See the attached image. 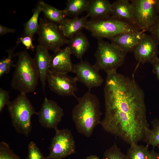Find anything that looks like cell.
<instances>
[{
	"label": "cell",
	"instance_id": "obj_1",
	"mask_svg": "<svg viewBox=\"0 0 159 159\" xmlns=\"http://www.w3.org/2000/svg\"><path fill=\"white\" fill-rule=\"evenodd\" d=\"M107 74L105 115L100 125L130 145L138 144L149 128L144 92L134 79L117 71Z\"/></svg>",
	"mask_w": 159,
	"mask_h": 159
},
{
	"label": "cell",
	"instance_id": "obj_2",
	"mask_svg": "<svg viewBox=\"0 0 159 159\" xmlns=\"http://www.w3.org/2000/svg\"><path fill=\"white\" fill-rule=\"evenodd\" d=\"M76 98L78 103L72 111V120L78 132L89 137L95 127L101 123L102 113L99 100L90 90Z\"/></svg>",
	"mask_w": 159,
	"mask_h": 159
},
{
	"label": "cell",
	"instance_id": "obj_3",
	"mask_svg": "<svg viewBox=\"0 0 159 159\" xmlns=\"http://www.w3.org/2000/svg\"><path fill=\"white\" fill-rule=\"evenodd\" d=\"M16 56L17 59L14 66L15 69L11 86L20 93L32 92L35 90L39 79L34 58L25 50L17 53Z\"/></svg>",
	"mask_w": 159,
	"mask_h": 159
},
{
	"label": "cell",
	"instance_id": "obj_4",
	"mask_svg": "<svg viewBox=\"0 0 159 159\" xmlns=\"http://www.w3.org/2000/svg\"><path fill=\"white\" fill-rule=\"evenodd\" d=\"M7 109L13 126L17 132L28 137L31 132L32 115H37L34 108L26 94H20L14 100L10 101Z\"/></svg>",
	"mask_w": 159,
	"mask_h": 159
},
{
	"label": "cell",
	"instance_id": "obj_5",
	"mask_svg": "<svg viewBox=\"0 0 159 159\" xmlns=\"http://www.w3.org/2000/svg\"><path fill=\"white\" fill-rule=\"evenodd\" d=\"M97 40V46L94 54L96 58L94 64L99 70L107 73L117 71L124 63L127 53L114 43L103 39Z\"/></svg>",
	"mask_w": 159,
	"mask_h": 159
},
{
	"label": "cell",
	"instance_id": "obj_6",
	"mask_svg": "<svg viewBox=\"0 0 159 159\" xmlns=\"http://www.w3.org/2000/svg\"><path fill=\"white\" fill-rule=\"evenodd\" d=\"M97 39H108L121 33L139 31L135 26L111 16L103 19L88 20L85 29Z\"/></svg>",
	"mask_w": 159,
	"mask_h": 159
},
{
	"label": "cell",
	"instance_id": "obj_7",
	"mask_svg": "<svg viewBox=\"0 0 159 159\" xmlns=\"http://www.w3.org/2000/svg\"><path fill=\"white\" fill-rule=\"evenodd\" d=\"M39 45L55 53L67 44L68 39L65 38L59 30L58 24L45 18H40L37 32Z\"/></svg>",
	"mask_w": 159,
	"mask_h": 159
},
{
	"label": "cell",
	"instance_id": "obj_8",
	"mask_svg": "<svg viewBox=\"0 0 159 159\" xmlns=\"http://www.w3.org/2000/svg\"><path fill=\"white\" fill-rule=\"evenodd\" d=\"M49 148L47 159H62L76 153L74 140L71 131L68 129H57Z\"/></svg>",
	"mask_w": 159,
	"mask_h": 159
},
{
	"label": "cell",
	"instance_id": "obj_9",
	"mask_svg": "<svg viewBox=\"0 0 159 159\" xmlns=\"http://www.w3.org/2000/svg\"><path fill=\"white\" fill-rule=\"evenodd\" d=\"M158 0H132L135 25L139 30L147 31L158 16Z\"/></svg>",
	"mask_w": 159,
	"mask_h": 159
},
{
	"label": "cell",
	"instance_id": "obj_10",
	"mask_svg": "<svg viewBox=\"0 0 159 159\" xmlns=\"http://www.w3.org/2000/svg\"><path fill=\"white\" fill-rule=\"evenodd\" d=\"M50 90L62 96H73L77 97L75 93L77 90L75 77H72L67 74L52 72L50 69L47 80Z\"/></svg>",
	"mask_w": 159,
	"mask_h": 159
},
{
	"label": "cell",
	"instance_id": "obj_11",
	"mask_svg": "<svg viewBox=\"0 0 159 159\" xmlns=\"http://www.w3.org/2000/svg\"><path fill=\"white\" fill-rule=\"evenodd\" d=\"M99 69L95 65L82 60L74 64L73 72L75 73L77 81L82 83L89 90L99 87L104 80Z\"/></svg>",
	"mask_w": 159,
	"mask_h": 159
},
{
	"label": "cell",
	"instance_id": "obj_12",
	"mask_svg": "<svg viewBox=\"0 0 159 159\" xmlns=\"http://www.w3.org/2000/svg\"><path fill=\"white\" fill-rule=\"evenodd\" d=\"M63 109L55 101L45 97L39 111V121L41 125L47 128L58 129L57 125L64 116Z\"/></svg>",
	"mask_w": 159,
	"mask_h": 159
},
{
	"label": "cell",
	"instance_id": "obj_13",
	"mask_svg": "<svg viewBox=\"0 0 159 159\" xmlns=\"http://www.w3.org/2000/svg\"><path fill=\"white\" fill-rule=\"evenodd\" d=\"M158 45L150 35L143 32L133 52L136 60L142 64L151 63L158 57Z\"/></svg>",
	"mask_w": 159,
	"mask_h": 159
},
{
	"label": "cell",
	"instance_id": "obj_14",
	"mask_svg": "<svg viewBox=\"0 0 159 159\" xmlns=\"http://www.w3.org/2000/svg\"><path fill=\"white\" fill-rule=\"evenodd\" d=\"M71 54L68 46L54 53L52 56L49 69L53 72L64 74L72 72L74 64L71 60Z\"/></svg>",
	"mask_w": 159,
	"mask_h": 159
},
{
	"label": "cell",
	"instance_id": "obj_15",
	"mask_svg": "<svg viewBox=\"0 0 159 159\" xmlns=\"http://www.w3.org/2000/svg\"><path fill=\"white\" fill-rule=\"evenodd\" d=\"M52 56L48 50L39 45L35 48L34 59L44 92L47 76L49 70Z\"/></svg>",
	"mask_w": 159,
	"mask_h": 159
},
{
	"label": "cell",
	"instance_id": "obj_16",
	"mask_svg": "<svg viewBox=\"0 0 159 159\" xmlns=\"http://www.w3.org/2000/svg\"><path fill=\"white\" fill-rule=\"evenodd\" d=\"M111 16L136 26L133 6L129 0H117L112 4Z\"/></svg>",
	"mask_w": 159,
	"mask_h": 159
},
{
	"label": "cell",
	"instance_id": "obj_17",
	"mask_svg": "<svg viewBox=\"0 0 159 159\" xmlns=\"http://www.w3.org/2000/svg\"><path fill=\"white\" fill-rule=\"evenodd\" d=\"M87 18L86 16L67 17L58 25L59 29L64 36L69 39L85 29L88 21Z\"/></svg>",
	"mask_w": 159,
	"mask_h": 159
},
{
	"label": "cell",
	"instance_id": "obj_18",
	"mask_svg": "<svg viewBox=\"0 0 159 159\" xmlns=\"http://www.w3.org/2000/svg\"><path fill=\"white\" fill-rule=\"evenodd\" d=\"M145 31L124 32L110 38L111 42L116 44L127 53L133 52Z\"/></svg>",
	"mask_w": 159,
	"mask_h": 159
},
{
	"label": "cell",
	"instance_id": "obj_19",
	"mask_svg": "<svg viewBox=\"0 0 159 159\" xmlns=\"http://www.w3.org/2000/svg\"><path fill=\"white\" fill-rule=\"evenodd\" d=\"M112 4L108 0H89L86 15L91 19H98L111 16Z\"/></svg>",
	"mask_w": 159,
	"mask_h": 159
},
{
	"label": "cell",
	"instance_id": "obj_20",
	"mask_svg": "<svg viewBox=\"0 0 159 159\" xmlns=\"http://www.w3.org/2000/svg\"><path fill=\"white\" fill-rule=\"evenodd\" d=\"M67 44L72 54L81 60L90 47V43L87 37L82 31L68 39Z\"/></svg>",
	"mask_w": 159,
	"mask_h": 159
},
{
	"label": "cell",
	"instance_id": "obj_21",
	"mask_svg": "<svg viewBox=\"0 0 159 159\" xmlns=\"http://www.w3.org/2000/svg\"><path fill=\"white\" fill-rule=\"evenodd\" d=\"M44 2L42 0L38 1L35 8L33 10V14L29 20L24 25L22 36H29L34 38L37 33L39 25V16L42 12Z\"/></svg>",
	"mask_w": 159,
	"mask_h": 159
},
{
	"label": "cell",
	"instance_id": "obj_22",
	"mask_svg": "<svg viewBox=\"0 0 159 159\" xmlns=\"http://www.w3.org/2000/svg\"><path fill=\"white\" fill-rule=\"evenodd\" d=\"M89 1V0H68L65 8L62 10L67 16H78L86 11Z\"/></svg>",
	"mask_w": 159,
	"mask_h": 159
},
{
	"label": "cell",
	"instance_id": "obj_23",
	"mask_svg": "<svg viewBox=\"0 0 159 159\" xmlns=\"http://www.w3.org/2000/svg\"><path fill=\"white\" fill-rule=\"evenodd\" d=\"M42 12L44 15L45 18L58 25L67 17L62 10L58 9L45 2Z\"/></svg>",
	"mask_w": 159,
	"mask_h": 159
},
{
	"label": "cell",
	"instance_id": "obj_24",
	"mask_svg": "<svg viewBox=\"0 0 159 159\" xmlns=\"http://www.w3.org/2000/svg\"><path fill=\"white\" fill-rule=\"evenodd\" d=\"M151 123L152 128L147 130L142 141L148 146L151 145L153 148L157 147L159 149V118L154 119Z\"/></svg>",
	"mask_w": 159,
	"mask_h": 159
},
{
	"label": "cell",
	"instance_id": "obj_25",
	"mask_svg": "<svg viewBox=\"0 0 159 159\" xmlns=\"http://www.w3.org/2000/svg\"><path fill=\"white\" fill-rule=\"evenodd\" d=\"M149 146L133 144L127 150V159H148L149 151Z\"/></svg>",
	"mask_w": 159,
	"mask_h": 159
},
{
	"label": "cell",
	"instance_id": "obj_26",
	"mask_svg": "<svg viewBox=\"0 0 159 159\" xmlns=\"http://www.w3.org/2000/svg\"><path fill=\"white\" fill-rule=\"evenodd\" d=\"M19 44L17 43L16 45L12 48H10L6 51L8 54L6 58H4L0 61V77L5 74L9 73L12 67H14L13 58L16 56L14 54V50Z\"/></svg>",
	"mask_w": 159,
	"mask_h": 159
},
{
	"label": "cell",
	"instance_id": "obj_27",
	"mask_svg": "<svg viewBox=\"0 0 159 159\" xmlns=\"http://www.w3.org/2000/svg\"><path fill=\"white\" fill-rule=\"evenodd\" d=\"M103 159H127L124 154L117 146L115 142L107 149L103 153Z\"/></svg>",
	"mask_w": 159,
	"mask_h": 159
},
{
	"label": "cell",
	"instance_id": "obj_28",
	"mask_svg": "<svg viewBox=\"0 0 159 159\" xmlns=\"http://www.w3.org/2000/svg\"><path fill=\"white\" fill-rule=\"evenodd\" d=\"M0 159H21L10 149L6 142L0 143Z\"/></svg>",
	"mask_w": 159,
	"mask_h": 159
},
{
	"label": "cell",
	"instance_id": "obj_29",
	"mask_svg": "<svg viewBox=\"0 0 159 159\" xmlns=\"http://www.w3.org/2000/svg\"><path fill=\"white\" fill-rule=\"evenodd\" d=\"M26 159H47L35 143L31 141L28 145V153Z\"/></svg>",
	"mask_w": 159,
	"mask_h": 159
},
{
	"label": "cell",
	"instance_id": "obj_30",
	"mask_svg": "<svg viewBox=\"0 0 159 159\" xmlns=\"http://www.w3.org/2000/svg\"><path fill=\"white\" fill-rule=\"evenodd\" d=\"M147 31L150 33L159 45V15L154 23Z\"/></svg>",
	"mask_w": 159,
	"mask_h": 159
},
{
	"label": "cell",
	"instance_id": "obj_31",
	"mask_svg": "<svg viewBox=\"0 0 159 159\" xmlns=\"http://www.w3.org/2000/svg\"><path fill=\"white\" fill-rule=\"evenodd\" d=\"M34 38L29 36H22L17 39V43H21L27 49H30L34 51L35 48V46L33 45L32 41Z\"/></svg>",
	"mask_w": 159,
	"mask_h": 159
},
{
	"label": "cell",
	"instance_id": "obj_32",
	"mask_svg": "<svg viewBox=\"0 0 159 159\" xmlns=\"http://www.w3.org/2000/svg\"><path fill=\"white\" fill-rule=\"evenodd\" d=\"M9 92L2 88H0V112H1L4 107L7 105L9 102Z\"/></svg>",
	"mask_w": 159,
	"mask_h": 159
},
{
	"label": "cell",
	"instance_id": "obj_33",
	"mask_svg": "<svg viewBox=\"0 0 159 159\" xmlns=\"http://www.w3.org/2000/svg\"><path fill=\"white\" fill-rule=\"evenodd\" d=\"M151 64L153 66V71L159 81V58H156Z\"/></svg>",
	"mask_w": 159,
	"mask_h": 159
},
{
	"label": "cell",
	"instance_id": "obj_34",
	"mask_svg": "<svg viewBox=\"0 0 159 159\" xmlns=\"http://www.w3.org/2000/svg\"><path fill=\"white\" fill-rule=\"evenodd\" d=\"M15 29L8 27L2 24H0V36H1L9 33H14L16 32Z\"/></svg>",
	"mask_w": 159,
	"mask_h": 159
},
{
	"label": "cell",
	"instance_id": "obj_35",
	"mask_svg": "<svg viewBox=\"0 0 159 159\" xmlns=\"http://www.w3.org/2000/svg\"><path fill=\"white\" fill-rule=\"evenodd\" d=\"M148 159H158V153L155 152L154 149L149 151Z\"/></svg>",
	"mask_w": 159,
	"mask_h": 159
},
{
	"label": "cell",
	"instance_id": "obj_36",
	"mask_svg": "<svg viewBox=\"0 0 159 159\" xmlns=\"http://www.w3.org/2000/svg\"><path fill=\"white\" fill-rule=\"evenodd\" d=\"M86 159H100L99 158L95 155H91L88 156Z\"/></svg>",
	"mask_w": 159,
	"mask_h": 159
},
{
	"label": "cell",
	"instance_id": "obj_37",
	"mask_svg": "<svg viewBox=\"0 0 159 159\" xmlns=\"http://www.w3.org/2000/svg\"><path fill=\"white\" fill-rule=\"evenodd\" d=\"M157 9L158 15H159V0H158L157 4Z\"/></svg>",
	"mask_w": 159,
	"mask_h": 159
},
{
	"label": "cell",
	"instance_id": "obj_38",
	"mask_svg": "<svg viewBox=\"0 0 159 159\" xmlns=\"http://www.w3.org/2000/svg\"><path fill=\"white\" fill-rule=\"evenodd\" d=\"M158 159H159V153H158Z\"/></svg>",
	"mask_w": 159,
	"mask_h": 159
}]
</instances>
